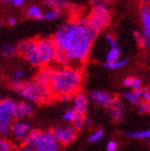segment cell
<instances>
[{
    "label": "cell",
    "mask_w": 150,
    "mask_h": 151,
    "mask_svg": "<svg viewBox=\"0 0 150 151\" xmlns=\"http://www.w3.org/2000/svg\"><path fill=\"white\" fill-rule=\"evenodd\" d=\"M58 99L61 102H69L70 100L73 99L72 94H62V96H58Z\"/></svg>",
    "instance_id": "obj_36"
},
{
    "label": "cell",
    "mask_w": 150,
    "mask_h": 151,
    "mask_svg": "<svg viewBox=\"0 0 150 151\" xmlns=\"http://www.w3.org/2000/svg\"><path fill=\"white\" fill-rule=\"evenodd\" d=\"M58 15H59V10L57 9H53L52 11L47 12L45 14H43V19H46V20H53V19H56L58 17Z\"/></svg>",
    "instance_id": "obj_29"
},
{
    "label": "cell",
    "mask_w": 150,
    "mask_h": 151,
    "mask_svg": "<svg viewBox=\"0 0 150 151\" xmlns=\"http://www.w3.org/2000/svg\"><path fill=\"white\" fill-rule=\"evenodd\" d=\"M16 151H35V149L32 148V147H26V146H24V147H22V148Z\"/></svg>",
    "instance_id": "obj_42"
},
{
    "label": "cell",
    "mask_w": 150,
    "mask_h": 151,
    "mask_svg": "<svg viewBox=\"0 0 150 151\" xmlns=\"http://www.w3.org/2000/svg\"><path fill=\"white\" fill-rule=\"evenodd\" d=\"M110 22V14L105 4H97L93 6L87 23L97 33L104 30Z\"/></svg>",
    "instance_id": "obj_4"
},
{
    "label": "cell",
    "mask_w": 150,
    "mask_h": 151,
    "mask_svg": "<svg viewBox=\"0 0 150 151\" xmlns=\"http://www.w3.org/2000/svg\"><path fill=\"white\" fill-rule=\"evenodd\" d=\"M124 99L127 100L128 102H130V103H132V104L134 105H138L139 103H141V99H139L138 96H135V93L133 92V91H129V92H125L123 94Z\"/></svg>",
    "instance_id": "obj_25"
},
{
    "label": "cell",
    "mask_w": 150,
    "mask_h": 151,
    "mask_svg": "<svg viewBox=\"0 0 150 151\" xmlns=\"http://www.w3.org/2000/svg\"><path fill=\"white\" fill-rule=\"evenodd\" d=\"M2 2L4 4H10V3H12V0H2Z\"/></svg>",
    "instance_id": "obj_44"
},
{
    "label": "cell",
    "mask_w": 150,
    "mask_h": 151,
    "mask_svg": "<svg viewBox=\"0 0 150 151\" xmlns=\"http://www.w3.org/2000/svg\"><path fill=\"white\" fill-rule=\"evenodd\" d=\"M110 116L115 120H121L124 117L123 105L117 98H112L110 103L106 106Z\"/></svg>",
    "instance_id": "obj_13"
},
{
    "label": "cell",
    "mask_w": 150,
    "mask_h": 151,
    "mask_svg": "<svg viewBox=\"0 0 150 151\" xmlns=\"http://www.w3.org/2000/svg\"><path fill=\"white\" fill-rule=\"evenodd\" d=\"M103 134H104L103 129H98V130H95V131L91 134V136L89 137V142H99V140H101V138L103 137Z\"/></svg>",
    "instance_id": "obj_27"
},
{
    "label": "cell",
    "mask_w": 150,
    "mask_h": 151,
    "mask_svg": "<svg viewBox=\"0 0 150 151\" xmlns=\"http://www.w3.org/2000/svg\"><path fill=\"white\" fill-rule=\"evenodd\" d=\"M50 133L54 138L62 145H69L76 137V130L73 127H56L52 129Z\"/></svg>",
    "instance_id": "obj_8"
},
{
    "label": "cell",
    "mask_w": 150,
    "mask_h": 151,
    "mask_svg": "<svg viewBox=\"0 0 150 151\" xmlns=\"http://www.w3.org/2000/svg\"><path fill=\"white\" fill-rule=\"evenodd\" d=\"M130 137L135 138V139H147L150 137V131H135V132H130L128 134Z\"/></svg>",
    "instance_id": "obj_22"
},
{
    "label": "cell",
    "mask_w": 150,
    "mask_h": 151,
    "mask_svg": "<svg viewBox=\"0 0 150 151\" xmlns=\"http://www.w3.org/2000/svg\"><path fill=\"white\" fill-rule=\"evenodd\" d=\"M129 62V59H122V60H116L112 61V62H108V63H105V68L110 69V70H116V69H119V68L124 67L125 64H128Z\"/></svg>",
    "instance_id": "obj_21"
},
{
    "label": "cell",
    "mask_w": 150,
    "mask_h": 151,
    "mask_svg": "<svg viewBox=\"0 0 150 151\" xmlns=\"http://www.w3.org/2000/svg\"><path fill=\"white\" fill-rule=\"evenodd\" d=\"M73 102H74V109L76 113L79 115H85L87 111V106H88V98H87L86 93L81 92H76L75 96H73Z\"/></svg>",
    "instance_id": "obj_14"
},
{
    "label": "cell",
    "mask_w": 150,
    "mask_h": 151,
    "mask_svg": "<svg viewBox=\"0 0 150 151\" xmlns=\"http://www.w3.org/2000/svg\"><path fill=\"white\" fill-rule=\"evenodd\" d=\"M13 89L28 101L35 103H42L53 96L49 87H45L38 84L37 81H15L13 84Z\"/></svg>",
    "instance_id": "obj_3"
},
{
    "label": "cell",
    "mask_w": 150,
    "mask_h": 151,
    "mask_svg": "<svg viewBox=\"0 0 150 151\" xmlns=\"http://www.w3.org/2000/svg\"><path fill=\"white\" fill-rule=\"evenodd\" d=\"M16 48H17V52L22 54L31 65L40 67L42 64L40 57H39V54H38L37 47H35V41L20 42L16 46Z\"/></svg>",
    "instance_id": "obj_6"
},
{
    "label": "cell",
    "mask_w": 150,
    "mask_h": 151,
    "mask_svg": "<svg viewBox=\"0 0 150 151\" xmlns=\"http://www.w3.org/2000/svg\"><path fill=\"white\" fill-rule=\"evenodd\" d=\"M85 119H86V118L84 117V115H79V114H77L76 117L74 118V120L72 121L73 128H74L75 130H79V129H81L85 124Z\"/></svg>",
    "instance_id": "obj_24"
},
{
    "label": "cell",
    "mask_w": 150,
    "mask_h": 151,
    "mask_svg": "<svg viewBox=\"0 0 150 151\" xmlns=\"http://www.w3.org/2000/svg\"><path fill=\"white\" fill-rule=\"evenodd\" d=\"M105 40H106V42L110 45V47H116L117 46V43H116V40L115 38L112 37V35H107L106 37H105Z\"/></svg>",
    "instance_id": "obj_34"
},
{
    "label": "cell",
    "mask_w": 150,
    "mask_h": 151,
    "mask_svg": "<svg viewBox=\"0 0 150 151\" xmlns=\"http://www.w3.org/2000/svg\"><path fill=\"white\" fill-rule=\"evenodd\" d=\"M141 99L144 100V102H149V100H150V92H149V89H148V88L145 87L144 91H143V94H141Z\"/></svg>",
    "instance_id": "obj_35"
},
{
    "label": "cell",
    "mask_w": 150,
    "mask_h": 151,
    "mask_svg": "<svg viewBox=\"0 0 150 151\" xmlns=\"http://www.w3.org/2000/svg\"><path fill=\"white\" fill-rule=\"evenodd\" d=\"M81 84V73L75 68H62L54 71L49 84V90L52 94H75Z\"/></svg>",
    "instance_id": "obj_2"
},
{
    "label": "cell",
    "mask_w": 150,
    "mask_h": 151,
    "mask_svg": "<svg viewBox=\"0 0 150 151\" xmlns=\"http://www.w3.org/2000/svg\"><path fill=\"white\" fill-rule=\"evenodd\" d=\"M14 146L10 140L6 138H0V151H13Z\"/></svg>",
    "instance_id": "obj_26"
},
{
    "label": "cell",
    "mask_w": 150,
    "mask_h": 151,
    "mask_svg": "<svg viewBox=\"0 0 150 151\" xmlns=\"http://www.w3.org/2000/svg\"><path fill=\"white\" fill-rule=\"evenodd\" d=\"M132 89L133 91L134 90H137L138 88L141 87V81L138 78V77H135V78H133V81H132Z\"/></svg>",
    "instance_id": "obj_33"
},
{
    "label": "cell",
    "mask_w": 150,
    "mask_h": 151,
    "mask_svg": "<svg viewBox=\"0 0 150 151\" xmlns=\"http://www.w3.org/2000/svg\"><path fill=\"white\" fill-rule=\"evenodd\" d=\"M1 52H2V55L4 57L11 58V57H13V56H15L17 54V48L13 44H6L1 48Z\"/></svg>",
    "instance_id": "obj_19"
},
{
    "label": "cell",
    "mask_w": 150,
    "mask_h": 151,
    "mask_svg": "<svg viewBox=\"0 0 150 151\" xmlns=\"http://www.w3.org/2000/svg\"><path fill=\"white\" fill-rule=\"evenodd\" d=\"M44 2L47 6H52L54 9L59 10L60 8H63L66 6V0H45Z\"/></svg>",
    "instance_id": "obj_23"
},
{
    "label": "cell",
    "mask_w": 150,
    "mask_h": 151,
    "mask_svg": "<svg viewBox=\"0 0 150 151\" xmlns=\"http://www.w3.org/2000/svg\"><path fill=\"white\" fill-rule=\"evenodd\" d=\"M27 15L29 17L35 18V19H43V13L40 6H31L27 10Z\"/></svg>",
    "instance_id": "obj_18"
},
{
    "label": "cell",
    "mask_w": 150,
    "mask_h": 151,
    "mask_svg": "<svg viewBox=\"0 0 150 151\" xmlns=\"http://www.w3.org/2000/svg\"><path fill=\"white\" fill-rule=\"evenodd\" d=\"M53 73H54L53 69H50V68H44V69H42L37 74L35 81H37L38 84L42 85V86L49 87V84H50V81H52L53 77Z\"/></svg>",
    "instance_id": "obj_16"
},
{
    "label": "cell",
    "mask_w": 150,
    "mask_h": 151,
    "mask_svg": "<svg viewBox=\"0 0 150 151\" xmlns=\"http://www.w3.org/2000/svg\"><path fill=\"white\" fill-rule=\"evenodd\" d=\"M138 111L141 114H148L149 113V102H141L138 105Z\"/></svg>",
    "instance_id": "obj_30"
},
{
    "label": "cell",
    "mask_w": 150,
    "mask_h": 151,
    "mask_svg": "<svg viewBox=\"0 0 150 151\" xmlns=\"http://www.w3.org/2000/svg\"><path fill=\"white\" fill-rule=\"evenodd\" d=\"M40 134H41V131L38 130V129L30 130V131L27 133L26 136H25V138L23 139V145L26 146V147H32V148H33V146H35V144L37 142L38 138L40 136Z\"/></svg>",
    "instance_id": "obj_17"
},
{
    "label": "cell",
    "mask_w": 150,
    "mask_h": 151,
    "mask_svg": "<svg viewBox=\"0 0 150 151\" xmlns=\"http://www.w3.org/2000/svg\"><path fill=\"white\" fill-rule=\"evenodd\" d=\"M10 132V123L0 121V136L6 135Z\"/></svg>",
    "instance_id": "obj_31"
},
{
    "label": "cell",
    "mask_w": 150,
    "mask_h": 151,
    "mask_svg": "<svg viewBox=\"0 0 150 151\" xmlns=\"http://www.w3.org/2000/svg\"><path fill=\"white\" fill-rule=\"evenodd\" d=\"M15 24H16V19H15L14 17H11L9 19V25L10 26H14Z\"/></svg>",
    "instance_id": "obj_43"
},
{
    "label": "cell",
    "mask_w": 150,
    "mask_h": 151,
    "mask_svg": "<svg viewBox=\"0 0 150 151\" xmlns=\"http://www.w3.org/2000/svg\"><path fill=\"white\" fill-rule=\"evenodd\" d=\"M12 4L14 6H20L24 4V0H12Z\"/></svg>",
    "instance_id": "obj_41"
},
{
    "label": "cell",
    "mask_w": 150,
    "mask_h": 151,
    "mask_svg": "<svg viewBox=\"0 0 150 151\" xmlns=\"http://www.w3.org/2000/svg\"><path fill=\"white\" fill-rule=\"evenodd\" d=\"M119 57H120V52H119L118 46L110 47V50H108V52H107L106 55V63L119 60Z\"/></svg>",
    "instance_id": "obj_20"
},
{
    "label": "cell",
    "mask_w": 150,
    "mask_h": 151,
    "mask_svg": "<svg viewBox=\"0 0 150 151\" xmlns=\"http://www.w3.org/2000/svg\"><path fill=\"white\" fill-rule=\"evenodd\" d=\"M141 2H143V3H145V4H147V3L149 2L150 0H141Z\"/></svg>",
    "instance_id": "obj_45"
},
{
    "label": "cell",
    "mask_w": 150,
    "mask_h": 151,
    "mask_svg": "<svg viewBox=\"0 0 150 151\" xmlns=\"http://www.w3.org/2000/svg\"><path fill=\"white\" fill-rule=\"evenodd\" d=\"M14 102L11 99H4L0 101V121L11 123L13 119V108Z\"/></svg>",
    "instance_id": "obj_10"
},
{
    "label": "cell",
    "mask_w": 150,
    "mask_h": 151,
    "mask_svg": "<svg viewBox=\"0 0 150 151\" xmlns=\"http://www.w3.org/2000/svg\"><path fill=\"white\" fill-rule=\"evenodd\" d=\"M76 115H77V113H76V111H75L74 108H70V109H68V111L63 114L62 118H63L66 121L72 122L75 117H76Z\"/></svg>",
    "instance_id": "obj_28"
},
{
    "label": "cell",
    "mask_w": 150,
    "mask_h": 151,
    "mask_svg": "<svg viewBox=\"0 0 150 151\" xmlns=\"http://www.w3.org/2000/svg\"><path fill=\"white\" fill-rule=\"evenodd\" d=\"M24 75H25V72L23 70H17L14 73V79L15 81H20L24 77Z\"/></svg>",
    "instance_id": "obj_37"
},
{
    "label": "cell",
    "mask_w": 150,
    "mask_h": 151,
    "mask_svg": "<svg viewBox=\"0 0 150 151\" xmlns=\"http://www.w3.org/2000/svg\"><path fill=\"white\" fill-rule=\"evenodd\" d=\"M134 35H135L137 43H138L139 45H144V38H143V35H139L138 32L135 31L134 32Z\"/></svg>",
    "instance_id": "obj_38"
},
{
    "label": "cell",
    "mask_w": 150,
    "mask_h": 151,
    "mask_svg": "<svg viewBox=\"0 0 150 151\" xmlns=\"http://www.w3.org/2000/svg\"><path fill=\"white\" fill-rule=\"evenodd\" d=\"M89 98L93 103L100 106H107L112 99L110 93L104 92V91H92L89 94Z\"/></svg>",
    "instance_id": "obj_15"
},
{
    "label": "cell",
    "mask_w": 150,
    "mask_h": 151,
    "mask_svg": "<svg viewBox=\"0 0 150 151\" xmlns=\"http://www.w3.org/2000/svg\"><path fill=\"white\" fill-rule=\"evenodd\" d=\"M97 35L87 20H77L63 25L53 41L56 50L63 52L71 62V68H75L88 58Z\"/></svg>",
    "instance_id": "obj_1"
},
{
    "label": "cell",
    "mask_w": 150,
    "mask_h": 151,
    "mask_svg": "<svg viewBox=\"0 0 150 151\" xmlns=\"http://www.w3.org/2000/svg\"><path fill=\"white\" fill-rule=\"evenodd\" d=\"M118 149V142H115V140H110V142H107L106 145V150L107 151H116Z\"/></svg>",
    "instance_id": "obj_32"
},
{
    "label": "cell",
    "mask_w": 150,
    "mask_h": 151,
    "mask_svg": "<svg viewBox=\"0 0 150 151\" xmlns=\"http://www.w3.org/2000/svg\"><path fill=\"white\" fill-rule=\"evenodd\" d=\"M112 0H93V4L97 6V4H105L106 6V3H110Z\"/></svg>",
    "instance_id": "obj_40"
},
{
    "label": "cell",
    "mask_w": 150,
    "mask_h": 151,
    "mask_svg": "<svg viewBox=\"0 0 150 151\" xmlns=\"http://www.w3.org/2000/svg\"><path fill=\"white\" fill-rule=\"evenodd\" d=\"M33 114V108L27 102H19L15 103L13 108V118L15 119H23L30 117Z\"/></svg>",
    "instance_id": "obj_12"
},
{
    "label": "cell",
    "mask_w": 150,
    "mask_h": 151,
    "mask_svg": "<svg viewBox=\"0 0 150 151\" xmlns=\"http://www.w3.org/2000/svg\"><path fill=\"white\" fill-rule=\"evenodd\" d=\"M33 149L35 151H59L60 144L54 138L50 132H41Z\"/></svg>",
    "instance_id": "obj_7"
},
{
    "label": "cell",
    "mask_w": 150,
    "mask_h": 151,
    "mask_svg": "<svg viewBox=\"0 0 150 151\" xmlns=\"http://www.w3.org/2000/svg\"><path fill=\"white\" fill-rule=\"evenodd\" d=\"M132 81H133V78L129 76V77L123 79V85L125 87H131V86H132Z\"/></svg>",
    "instance_id": "obj_39"
},
{
    "label": "cell",
    "mask_w": 150,
    "mask_h": 151,
    "mask_svg": "<svg viewBox=\"0 0 150 151\" xmlns=\"http://www.w3.org/2000/svg\"><path fill=\"white\" fill-rule=\"evenodd\" d=\"M141 23H143V38L145 47H150V8L148 4H144L141 10Z\"/></svg>",
    "instance_id": "obj_9"
},
{
    "label": "cell",
    "mask_w": 150,
    "mask_h": 151,
    "mask_svg": "<svg viewBox=\"0 0 150 151\" xmlns=\"http://www.w3.org/2000/svg\"><path fill=\"white\" fill-rule=\"evenodd\" d=\"M30 131V123L26 121H16L10 125V132L16 140H23Z\"/></svg>",
    "instance_id": "obj_11"
},
{
    "label": "cell",
    "mask_w": 150,
    "mask_h": 151,
    "mask_svg": "<svg viewBox=\"0 0 150 151\" xmlns=\"http://www.w3.org/2000/svg\"><path fill=\"white\" fill-rule=\"evenodd\" d=\"M35 47H37L38 54L40 57V60L43 63H49L54 60L55 57L56 47L53 39L44 38L35 41Z\"/></svg>",
    "instance_id": "obj_5"
}]
</instances>
